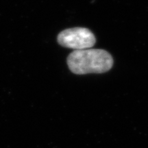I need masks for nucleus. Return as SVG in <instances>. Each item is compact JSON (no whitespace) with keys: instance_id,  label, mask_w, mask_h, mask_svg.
<instances>
[{"instance_id":"obj_1","label":"nucleus","mask_w":148,"mask_h":148,"mask_svg":"<svg viewBox=\"0 0 148 148\" xmlns=\"http://www.w3.org/2000/svg\"><path fill=\"white\" fill-rule=\"evenodd\" d=\"M69 69L75 74L102 73L113 65V58L108 51L99 49L74 50L67 58Z\"/></svg>"},{"instance_id":"obj_2","label":"nucleus","mask_w":148,"mask_h":148,"mask_svg":"<svg viewBox=\"0 0 148 148\" xmlns=\"http://www.w3.org/2000/svg\"><path fill=\"white\" fill-rule=\"evenodd\" d=\"M58 42L64 47L74 50L89 49L95 45L94 34L85 27H73L61 32L58 36Z\"/></svg>"}]
</instances>
